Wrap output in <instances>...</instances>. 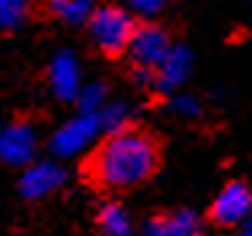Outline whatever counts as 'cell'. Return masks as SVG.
Listing matches in <instances>:
<instances>
[{
  "mask_svg": "<svg viewBox=\"0 0 252 236\" xmlns=\"http://www.w3.org/2000/svg\"><path fill=\"white\" fill-rule=\"evenodd\" d=\"M160 166V147L155 136L127 128V131L106 136L87 160L82 163V174L93 187L100 190H125L147 182Z\"/></svg>",
  "mask_w": 252,
  "mask_h": 236,
  "instance_id": "6da1fadb",
  "label": "cell"
},
{
  "mask_svg": "<svg viewBox=\"0 0 252 236\" xmlns=\"http://www.w3.org/2000/svg\"><path fill=\"white\" fill-rule=\"evenodd\" d=\"M90 33L103 55L120 57L130 46V38L136 33V19L120 6H100L90 17Z\"/></svg>",
  "mask_w": 252,
  "mask_h": 236,
  "instance_id": "7a4b0ae2",
  "label": "cell"
},
{
  "mask_svg": "<svg viewBox=\"0 0 252 236\" xmlns=\"http://www.w3.org/2000/svg\"><path fill=\"white\" fill-rule=\"evenodd\" d=\"M127 52H130L136 68L158 71L160 63H163L171 52V38L163 28H158V25H136V33H133V38H130Z\"/></svg>",
  "mask_w": 252,
  "mask_h": 236,
  "instance_id": "3957f363",
  "label": "cell"
},
{
  "mask_svg": "<svg viewBox=\"0 0 252 236\" xmlns=\"http://www.w3.org/2000/svg\"><path fill=\"white\" fill-rule=\"evenodd\" d=\"M252 212V193L244 182H230L222 187L217 198H214L209 217L217 225H241Z\"/></svg>",
  "mask_w": 252,
  "mask_h": 236,
  "instance_id": "277c9868",
  "label": "cell"
},
{
  "mask_svg": "<svg viewBox=\"0 0 252 236\" xmlns=\"http://www.w3.org/2000/svg\"><path fill=\"white\" fill-rule=\"evenodd\" d=\"M98 117L95 114H79L73 117V120H68L65 125L60 128V131L52 136V152L55 155H63V158H68V155H76L79 149H84L90 141L95 138V133H98Z\"/></svg>",
  "mask_w": 252,
  "mask_h": 236,
  "instance_id": "5b68a950",
  "label": "cell"
},
{
  "mask_svg": "<svg viewBox=\"0 0 252 236\" xmlns=\"http://www.w3.org/2000/svg\"><path fill=\"white\" fill-rule=\"evenodd\" d=\"M35 155V128L30 122H14L0 131V160L25 166Z\"/></svg>",
  "mask_w": 252,
  "mask_h": 236,
  "instance_id": "8992f818",
  "label": "cell"
},
{
  "mask_svg": "<svg viewBox=\"0 0 252 236\" xmlns=\"http://www.w3.org/2000/svg\"><path fill=\"white\" fill-rule=\"evenodd\" d=\"M65 182V171L55 163H35L30 166L28 171L22 174L19 179V190H22L25 198H41V196H49L52 190Z\"/></svg>",
  "mask_w": 252,
  "mask_h": 236,
  "instance_id": "52a82bcc",
  "label": "cell"
},
{
  "mask_svg": "<svg viewBox=\"0 0 252 236\" xmlns=\"http://www.w3.org/2000/svg\"><path fill=\"white\" fill-rule=\"evenodd\" d=\"M190 66H192V57L185 46H171L168 57L160 63V68L155 71V87L163 90V93H171L176 90L182 82L187 79L190 73Z\"/></svg>",
  "mask_w": 252,
  "mask_h": 236,
  "instance_id": "ba28073f",
  "label": "cell"
},
{
  "mask_svg": "<svg viewBox=\"0 0 252 236\" xmlns=\"http://www.w3.org/2000/svg\"><path fill=\"white\" fill-rule=\"evenodd\" d=\"M49 79H52V90H55L57 98L63 101H73L79 95V66L76 57L71 52H60L55 57L49 68Z\"/></svg>",
  "mask_w": 252,
  "mask_h": 236,
  "instance_id": "9c48e42d",
  "label": "cell"
},
{
  "mask_svg": "<svg viewBox=\"0 0 252 236\" xmlns=\"http://www.w3.org/2000/svg\"><path fill=\"white\" fill-rule=\"evenodd\" d=\"M147 236H198V217L187 209L158 214L147 223Z\"/></svg>",
  "mask_w": 252,
  "mask_h": 236,
  "instance_id": "30bf717a",
  "label": "cell"
},
{
  "mask_svg": "<svg viewBox=\"0 0 252 236\" xmlns=\"http://www.w3.org/2000/svg\"><path fill=\"white\" fill-rule=\"evenodd\" d=\"M98 228L100 236H133L130 220L120 203H106L98 212Z\"/></svg>",
  "mask_w": 252,
  "mask_h": 236,
  "instance_id": "8fae6325",
  "label": "cell"
},
{
  "mask_svg": "<svg viewBox=\"0 0 252 236\" xmlns=\"http://www.w3.org/2000/svg\"><path fill=\"white\" fill-rule=\"evenodd\" d=\"M46 6L68 25H84L93 17V0H46Z\"/></svg>",
  "mask_w": 252,
  "mask_h": 236,
  "instance_id": "7c38bea8",
  "label": "cell"
},
{
  "mask_svg": "<svg viewBox=\"0 0 252 236\" xmlns=\"http://www.w3.org/2000/svg\"><path fill=\"white\" fill-rule=\"evenodd\" d=\"M95 117H98V128L106 131V136L133 128V111L127 109L125 103H109V106H103Z\"/></svg>",
  "mask_w": 252,
  "mask_h": 236,
  "instance_id": "4fadbf2b",
  "label": "cell"
},
{
  "mask_svg": "<svg viewBox=\"0 0 252 236\" xmlns=\"http://www.w3.org/2000/svg\"><path fill=\"white\" fill-rule=\"evenodd\" d=\"M28 19V0H0V30L11 33Z\"/></svg>",
  "mask_w": 252,
  "mask_h": 236,
  "instance_id": "5bb4252c",
  "label": "cell"
},
{
  "mask_svg": "<svg viewBox=\"0 0 252 236\" xmlns=\"http://www.w3.org/2000/svg\"><path fill=\"white\" fill-rule=\"evenodd\" d=\"M76 101H79V106H82V114H98L106 106V87L100 82L87 84L84 90H79Z\"/></svg>",
  "mask_w": 252,
  "mask_h": 236,
  "instance_id": "9a60e30c",
  "label": "cell"
},
{
  "mask_svg": "<svg viewBox=\"0 0 252 236\" xmlns=\"http://www.w3.org/2000/svg\"><path fill=\"white\" fill-rule=\"evenodd\" d=\"M130 6L136 14L141 17H155V14L163 8V0H130Z\"/></svg>",
  "mask_w": 252,
  "mask_h": 236,
  "instance_id": "2e32d148",
  "label": "cell"
},
{
  "mask_svg": "<svg viewBox=\"0 0 252 236\" xmlns=\"http://www.w3.org/2000/svg\"><path fill=\"white\" fill-rule=\"evenodd\" d=\"M171 109L179 111V114L192 117V114H198V101H195V98H187V95H182V98H174V101H171Z\"/></svg>",
  "mask_w": 252,
  "mask_h": 236,
  "instance_id": "e0dca14e",
  "label": "cell"
},
{
  "mask_svg": "<svg viewBox=\"0 0 252 236\" xmlns=\"http://www.w3.org/2000/svg\"><path fill=\"white\" fill-rule=\"evenodd\" d=\"M236 236H252V217H247L244 223L239 225V231H236Z\"/></svg>",
  "mask_w": 252,
  "mask_h": 236,
  "instance_id": "ac0fdd59",
  "label": "cell"
}]
</instances>
